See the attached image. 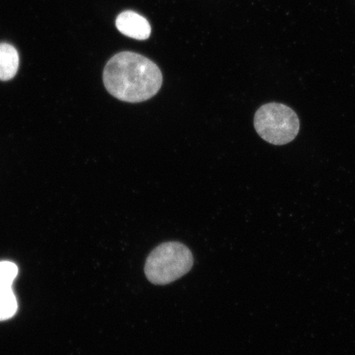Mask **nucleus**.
Wrapping results in <instances>:
<instances>
[{"mask_svg":"<svg viewBox=\"0 0 355 355\" xmlns=\"http://www.w3.org/2000/svg\"><path fill=\"white\" fill-rule=\"evenodd\" d=\"M106 90L115 98L139 103L157 95L163 83L161 69L153 61L135 52L118 53L106 64Z\"/></svg>","mask_w":355,"mask_h":355,"instance_id":"obj_1","label":"nucleus"},{"mask_svg":"<svg viewBox=\"0 0 355 355\" xmlns=\"http://www.w3.org/2000/svg\"><path fill=\"white\" fill-rule=\"evenodd\" d=\"M193 265V257L189 248L179 242L159 244L150 252L145 264L148 281L165 286L187 274Z\"/></svg>","mask_w":355,"mask_h":355,"instance_id":"obj_2","label":"nucleus"},{"mask_svg":"<svg viewBox=\"0 0 355 355\" xmlns=\"http://www.w3.org/2000/svg\"><path fill=\"white\" fill-rule=\"evenodd\" d=\"M254 127L259 135L273 145H286L294 140L300 132L298 115L287 105L266 104L257 110Z\"/></svg>","mask_w":355,"mask_h":355,"instance_id":"obj_3","label":"nucleus"},{"mask_svg":"<svg viewBox=\"0 0 355 355\" xmlns=\"http://www.w3.org/2000/svg\"><path fill=\"white\" fill-rule=\"evenodd\" d=\"M19 273V268L11 261H0V321L15 316L17 302L12 291V284Z\"/></svg>","mask_w":355,"mask_h":355,"instance_id":"obj_4","label":"nucleus"},{"mask_svg":"<svg viewBox=\"0 0 355 355\" xmlns=\"http://www.w3.org/2000/svg\"><path fill=\"white\" fill-rule=\"evenodd\" d=\"M116 26L119 32L126 37L141 41L148 39L152 32L148 21L133 11L121 12L117 17Z\"/></svg>","mask_w":355,"mask_h":355,"instance_id":"obj_5","label":"nucleus"},{"mask_svg":"<svg viewBox=\"0 0 355 355\" xmlns=\"http://www.w3.org/2000/svg\"><path fill=\"white\" fill-rule=\"evenodd\" d=\"M19 67V55L15 46L0 44V80L8 81L15 77Z\"/></svg>","mask_w":355,"mask_h":355,"instance_id":"obj_6","label":"nucleus"}]
</instances>
